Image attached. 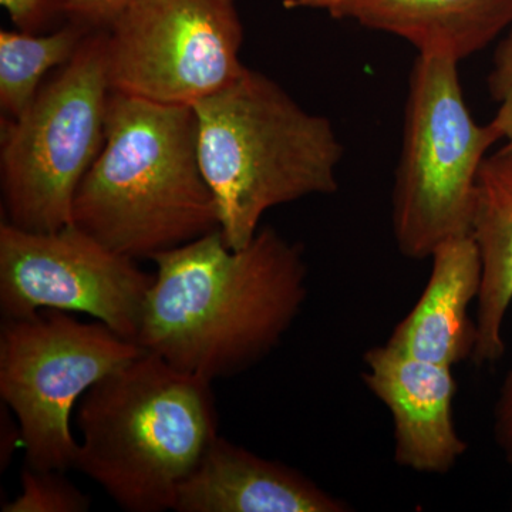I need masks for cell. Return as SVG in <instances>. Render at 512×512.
Returning a JSON list of instances; mask_svg holds the SVG:
<instances>
[{"label":"cell","instance_id":"cell-14","mask_svg":"<svg viewBox=\"0 0 512 512\" xmlns=\"http://www.w3.org/2000/svg\"><path fill=\"white\" fill-rule=\"evenodd\" d=\"M470 235L483 266L471 360L494 365L504 356V320L512 303V147L503 146L481 165Z\"/></svg>","mask_w":512,"mask_h":512},{"label":"cell","instance_id":"cell-17","mask_svg":"<svg viewBox=\"0 0 512 512\" xmlns=\"http://www.w3.org/2000/svg\"><path fill=\"white\" fill-rule=\"evenodd\" d=\"M488 90L497 103L491 127L504 146L512 147V26L495 50Z\"/></svg>","mask_w":512,"mask_h":512},{"label":"cell","instance_id":"cell-15","mask_svg":"<svg viewBox=\"0 0 512 512\" xmlns=\"http://www.w3.org/2000/svg\"><path fill=\"white\" fill-rule=\"evenodd\" d=\"M94 30L67 20L47 33L0 30V110L6 119H18L45 84L52 70L72 60Z\"/></svg>","mask_w":512,"mask_h":512},{"label":"cell","instance_id":"cell-13","mask_svg":"<svg viewBox=\"0 0 512 512\" xmlns=\"http://www.w3.org/2000/svg\"><path fill=\"white\" fill-rule=\"evenodd\" d=\"M329 15L460 63L511 28L512 0H345Z\"/></svg>","mask_w":512,"mask_h":512},{"label":"cell","instance_id":"cell-3","mask_svg":"<svg viewBox=\"0 0 512 512\" xmlns=\"http://www.w3.org/2000/svg\"><path fill=\"white\" fill-rule=\"evenodd\" d=\"M212 382L141 352L77 404L74 467L128 512L174 510L218 436Z\"/></svg>","mask_w":512,"mask_h":512},{"label":"cell","instance_id":"cell-10","mask_svg":"<svg viewBox=\"0 0 512 512\" xmlns=\"http://www.w3.org/2000/svg\"><path fill=\"white\" fill-rule=\"evenodd\" d=\"M363 362V382L392 414L396 464L416 473H450L467 451L454 423L453 367L387 343L367 350Z\"/></svg>","mask_w":512,"mask_h":512},{"label":"cell","instance_id":"cell-16","mask_svg":"<svg viewBox=\"0 0 512 512\" xmlns=\"http://www.w3.org/2000/svg\"><path fill=\"white\" fill-rule=\"evenodd\" d=\"M22 491L3 512H86L90 498L64 477V471L26 466L20 477Z\"/></svg>","mask_w":512,"mask_h":512},{"label":"cell","instance_id":"cell-2","mask_svg":"<svg viewBox=\"0 0 512 512\" xmlns=\"http://www.w3.org/2000/svg\"><path fill=\"white\" fill-rule=\"evenodd\" d=\"M72 218L136 261L220 231L198 157L194 107L111 92L106 140L77 188Z\"/></svg>","mask_w":512,"mask_h":512},{"label":"cell","instance_id":"cell-21","mask_svg":"<svg viewBox=\"0 0 512 512\" xmlns=\"http://www.w3.org/2000/svg\"><path fill=\"white\" fill-rule=\"evenodd\" d=\"M345 0H284L282 6L288 10H330L335 9Z\"/></svg>","mask_w":512,"mask_h":512},{"label":"cell","instance_id":"cell-12","mask_svg":"<svg viewBox=\"0 0 512 512\" xmlns=\"http://www.w3.org/2000/svg\"><path fill=\"white\" fill-rule=\"evenodd\" d=\"M429 282L387 345L427 362L453 367L471 359L476 322L468 316L481 288L480 252L471 235L443 242L430 256Z\"/></svg>","mask_w":512,"mask_h":512},{"label":"cell","instance_id":"cell-7","mask_svg":"<svg viewBox=\"0 0 512 512\" xmlns=\"http://www.w3.org/2000/svg\"><path fill=\"white\" fill-rule=\"evenodd\" d=\"M136 342L104 323L62 311L5 319L0 330V397L22 431L26 466L67 471L77 439L73 409L104 376L140 355Z\"/></svg>","mask_w":512,"mask_h":512},{"label":"cell","instance_id":"cell-1","mask_svg":"<svg viewBox=\"0 0 512 512\" xmlns=\"http://www.w3.org/2000/svg\"><path fill=\"white\" fill-rule=\"evenodd\" d=\"M151 261L157 269L138 346L208 382L265 359L308 298L302 245L271 227L241 249L215 231Z\"/></svg>","mask_w":512,"mask_h":512},{"label":"cell","instance_id":"cell-9","mask_svg":"<svg viewBox=\"0 0 512 512\" xmlns=\"http://www.w3.org/2000/svg\"><path fill=\"white\" fill-rule=\"evenodd\" d=\"M154 274L74 224L29 232L0 222V311L84 313L137 343ZM138 345V343H137Z\"/></svg>","mask_w":512,"mask_h":512},{"label":"cell","instance_id":"cell-23","mask_svg":"<svg viewBox=\"0 0 512 512\" xmlns=\"http://www.w3.org/2000/svg\"><path fill=\"white\" fill-rule=\"evenodd\" d=\"M511 510H512V500H511Z\"/></svg>","mask_w":512,"mask_h":512},{"label":"cell","instance_id":"cell-19","mask_svg":"<svg viewBox=\"0 0 512 512\" xmlns=\"http://www.w3.org/2000/svg\"><path fill=\"white\" fill-rule=\"evenodd\" d=\"M133 0H70L67 20L86 26L87 29L109 30L123 10Z\"/></svg>","mask_w":512,"mask_h":512},{"label":"cell","instance_id":"cell-18","mask_svg":"<svg viewBox=\"0 0 512 512\" xmlns=\"http://www.w3.org/2000/svg\"><path fill=\"white\" fill-rule=\"evenodd\" d=\"M70 0H0L15 29L26 33L52 32L67 22Z\"/></svg>","mask_w":512,"mask_h":512},{"label":"cell","instance_id":"cell-6","mask_svg":"<svg viewBox=\"0 0 512 512\" xmlns=\"http://www.w3.org/2000/svg\"><path fill=\"white\" fill-rule=\"evenodd\" d=\"M500 137L468 110L458 63L417 56L404 107L392 225L404 258H430L448 239L470 235L481 165Z\"/></svg>","mask_w":512,"mask_h":512},{"label":"cell","instance_id":"cell-11","mask_svg":"<svg viewBox=\"0 0 512 512\" xmlns=\"http://www.w3.org/2000/svg\"><path fill=\"white\" fill-rule=\"evenodd\" d=\"M177 512H346L348 503L299 471L218 434L178 490Z\"/></svg>","mask_w":512,"mask_h":512},{"label":"cell","instance_id":"cell-4","mask_svg":"<svg viewBox=\"0 0 512 512\" xmlns=\"http://www.w3.org/2000/svg\"><path fill=\"white\" fill-rule=\"evenodd\" d=\"M194 110L202 174L229 248L247 247L272 208L339 190L343 146L332 123L266 74L247 67Z\"/></svg>","mask_w":512,"mask_h":512},{"label":"cell","instance_id":"cell-8","mask_svg":"<svg viewBox=\"0 0 512 512\" xmlns=\"http://www.w3.org/2000/svg\"><path fill=\"white\" fill-rule=\"evenodd\" d=\"M106 32L111 92L194 107L247 69L237 0H133Z\"/></svg>","mask_w":512,"mask_h":512},{"label":"cell","instance_id":"cell-22","mask_svg":"<svg viewBox=\"0 0 512 512\" xmlns=\"http://www.w3.org/2000/svg\"><path fill=\"white\" fill-rule=\"evenodd\" d=\"M16 426H18V421L13 423L9 414H2V429L6 431V436L5 433H2V466H5V464L8 466L10 457H12L13 447L16 446V443H22V440L16 439V437L10 439L9 434L12 433Z\"/></svg>","mask_w":512,"mask_h":512},{"label":"cell","instance_id":"cell-20","mask_svg":"<svg viewBox=\"0 0 512 512\" xmlns=\"http://www.w3.org/2000/svg\"><path fill=\"white\" fill-rule=\"evenodd\" d=\"M494 439L512 467V369L505 376L495 402Z\"/></svg>","mask_w":512,"mask_h":512},{"label":"cell","instance_id":"cell-5","mask_svg":"<svg viewBox=\"0 0 512 512\" xmlns=\"http://www.w3.org/2000/svg\"><path fill=\"white\" fill-rule=\"evenodd\" d=\"M106 30L84 39L18 119H0L2 221L29 232L73 224L77 188L106 140Z\"/></svg>","mask_w":512,"mask_h":512}]
</instances>
